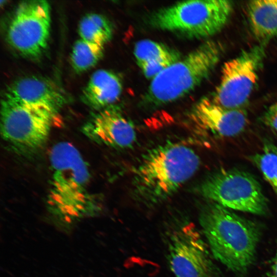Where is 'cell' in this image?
<instances>
[{
    "mask_svg": "<svg viewBox=\"0 0 277 277\" xmlns=\"http://www.w3.org/2000/svg\"><path fill=\"white\" fill-rule=\"evenodd\" d=\"M200 165L198 155L184 145L168 143L152 148L134 171L135 197L148 205L164 201L195 174Z\"/></svg>",
    "mask_w": 277,
    "mask_h": 277,
    "instance_id": "cell-1",
    "label": "cell"
},
{
    "mask_svg": "<svg viewBox=\"0 0 277 277\" xmlns=\"http://www.w3.org/2000/svg\"><path fill=\"white\" fill-rule=\"evenodd\" d=\"M199 223L214 258L234 272L253 263L260 238L255 224L210 201L201 209Z\"/></svg>",
    "mask_w": 277,
    "mask_h": 277,
    "instance_id": "cell-2",
    "label": "cell"
},
{
    "mask_svg": "<svg viewBox=\"0 0 277 277\" xmlns=\"http://www.w3.org/2000/svg\"><path fill=\"white\" fill-rule=\"evenodd\" d=\"M50 185L47 204L59 213L78 217L91 205L90 172L78 150L71 143L56 144L50 153Z\"/></svg>",
    "mask_w": 277,
    "mask_h": 277,
    "instance_id": "cell-3",
    "label": "cell"
},
{
    "mask_svg": "<svg viewBox=\"0 0 277 277\" xmlns=\"http://www.w3.org/2000/svg\"><path fill=\"white\" fill-rule=\"evenodd\" d=\"M222 50L216 42L203 43L151 80L144 95V103L159 106L184 97L210 75L219 62Z\"/></svg>",
    "mask_w": 277,
    "mask_h": 277,
    "instance_id": "cell-4",
    "label": "cell"
},
{
    "mask_svg": "<svg viewBox=\"0 0 277 277\" xmlns=\"http://www.w3.org/2000/svg\"><path fill=\"white\" fill-rule=\"evenodd\" d=\"M232 10V3L226 0L183 1L152 12L148 23L156 29L202 38L219 32Z\"/></svg>",
    "mask_w": 277,
    "mask_h": 277,
    "instance_id": "cell-5",
    "label": "cell"
},
{
    "mask_svg": "<svg viewBox=\"0 0 277 277\" xmlns=\"http://www.w3.org/2000/svg\"><path fill=\"white\" fill-rule=\"evenodd\" d=\"M200 194L228 209L258 215L267 213L268 201L251 174L236 169H222L202 183Z\"/></svg>",
    "mask_w": 277,
    "mask_h": 277,
    "instance_id": "cell-6",
    "label": "cell"
},
{
    "mask_svg": "<svg viewBox=\"0 0 277 277\" xmlns=\"http://www.w3.org/2000/svg\"><path fill=\"white\" fill-rule=\"evenodd\" d=\"M1 134L19 149H36L46 142L56 113L3 96L1 101Z\"/></svg>",
    "mask_w": 277,
    "mask_h": 277,
    "instance_id": "cell-7",
    "label": "cell"
},
{
    "mask_svg": "<svg viewBox=\"0 0 277 277\" xmlns=\"http://www.w3.org/2000/svg\"><path fill=\"white\" fill-rule=\"evenodd\" d=\"M50 26V7L47 1L23 2L9 22L6 39L21 55L37 60L47 49Z\"/></svg>",
    "mask_w": 277,
    "mask_h": 277,
    "instance_id": "cell-8",
    "label": "cell"
},
{
    "mask_svg": "<svg viewBox=\"0 0 277 277\" xmlns=\"http://www.w3.org/2000/svg\"><path fill=\"white\" fill-rule=\"evenodd\" d=\"M167 260L175 277H216V271L200 233L191 223L169 232Z\"/></svg>",
    "mask_w": 277,
    "mask_h": 277,
    "instance_id": "cell-9",
    "label": "cell"
},
{
    "mask_svg": "<svg viewBox=\"0 0 277 277\" xmlns=\"http://www.w3.org/2000/svg\"><path fill=\"white\" fill-rule=\"evenodd\" d=\"M264 54L263 47L255 46L225 63L212 99L226 108H242L256 82Z\"/></svg>",
    "mask_w": 277,
    "mask_h": 277,
    "instance_id": "cell-10",
    "label": "cell"
},
{
    "mask_svg": "<svg viewBox=\"0 0 277 277\" xmlns=\"http://www.w3.org/2000/svg\"><path fill=\"white\" fill-rule=\"evenodd\" d=\"M189 115L197 127L221 137L238 135L248 122L247 112L243 108H226L206 97L194 105Z\"/></svg>",
    "mask_w": 277,
    "mask_h": 277,
    "instance_id": "cell-11",
    "label": "cell"
},
{
    "mask_svg": "<svg viewBox=\"0 0 277 277\" xmlns=\"http://www.w3.org/2000/svg\"><path fill=\"white\" fill-rule=\"evenodd\" d=\"M4 96L57 113L67 101L65 92L50 78L38 76L21 78L10 84Z\"/></svg>",
    "mask_w": 277,
    "mask_h": 277,
    "instance_id": "cell-12",
    "label": "cell"
},
{
    "mask_svg": "<svg viewBox=\"0 0 277 277\" xmlns=\"http://www.w3.org/2000/svg\"><path fill=\"white\" fill-rule=\"evenodd\" d=\"M83 131L95 142L116 148L130 147L136 139L132 123L111 106L102 109L87 122Z\"/></svg>",
    "mask_w": 277,
    "mask_h": 277,
    "instance_id": "cell-13",
    "label": "cell"
},
{
    "mask_svg": "<svg viewBox=\"0 0 277 277\" xmlns=\"http://www.w3.org/2000/svg\"><path fill=\"white\" fill-rule=\"evenodd\" d=\"M123 90L121 77L105 69L96 70L91 75L82 92L83 101L95 109L110 107L120 97Z\"/></svg>",
    "mask_w": 277,
    "mask_h": 277,
    "instance_id": "cell-14",
    "label": "cell"
},
{
    "mask_svg": "<svg viewBox=\"0 0 277 277\" xmlns=\"http://www.w3.org/2000/svg\"><path fill=\"white\" fill-rule=\"evenodd\" d=\"M134 55L145 76L151 80L182 58L176 50L150 39L137 42L134 46Z\"/></svg>",
    "mask_w": 277,
    "mask_h": 277,
    "instance_id": "cell-15",
    "label": "cell"
},
{
    "mask_svg": "<svg viewBox=\"0 0 277 277\" xmlns=\"http://www.w3.org/2000/svg\"><path fill=\"white\" fill-rule=\"evenodd\" d=\"M251 29L261 40L277 37V0L252 1L247 4Z\"/></svg>",
    "mask_w": 277,
    "mask_h": 277,
    "instance_id": "cell-16",
    "label": "cell"
},
{
    "mask_svg": "<svg viewBox=\"0 0 277 277\" xmlns=\"http://www.w3.org/2000/svg\"><path fill=\"white\" fill-rule=\"evenodd\" d=\"M78 33L80 38L104 47L112 36L113 28L105 16L91 13L86 14L80 21Z\"/></svg>",
    "mask_w": 277,
    "mask_h": 277,
    "instance_id": "cell-17",
    "label": "cell"
},
{
    "mask_svg": "<svg viewBox=\"0 0 277 277\" xmlns=\"http://www.w3.org/2000/svg\"><path fill=\"white\" fill-rule=\"evenodd\" d=\"M104 47L89 43L81 38L72 48L71 63L74 71L81 73L94 67L101 59Z\"/></svg>",
    "mask_w": 277,
    "mask_h": 277,
    "instance_id": "cell-18",
    "label": "cell"
},
{
    "mask_svg": "<svg viewBox=\"0 0 277 277\" xmlns=\"http://www.w3.org/2000/svg\"><path fill=\"white\" fill-rule=\"evenodd\" d=\"M277 194V147L265 140L260 152L249 157Z\"/></svg>",
    "mask_w": 277,
    "mask_h": 277,
    "instance_id": "cell-19",
    "label": "cell"
},
{
    "mask_svg": "<svg viewBox=\"0 0 277 277\" xmlns=\"http://www.w3.org/2000/svg\"><path fill=\"white\" fill-rule=\"evenodd\" d=\"M261 120L265 126L277 132V102L267 109Z\"/></svg>",
    "mask_w": 277,
    "mask_h": 277,
    "instance_id": "cell-20",
    "label": "cell"
},
{
    "mask_svg": "<svg viewBox=\"0 0 277 277\" xmlns=\"http://www.w3.org/2000/svg\"><path fill=\"white\" fill-rule=\"evenodd\" d=\"M273 277H277V254L275 258L274 266H273Z\"/></svg>",
    "mask_w": 277,
    "mask_h": 277,
    "instance_id": "cell-21",
    "label": "cell"
},
{
    "mask_svg": "<svg viewBox=\"0 0 277 277\" xmlns=\"http://www.w3.org/2000/svg\"><path fill=\"white\" fill-rule=\"evenodd\" d=\"M64 220H65V222H66L68 223H71L72 222L71 217L67 215H65L64 216Z\"/></svg>",
    "mask_w": 277,
    "mask_h": 277,
    "instance_id": "cell-22",
    "label": "cell"
}]
</instances>
